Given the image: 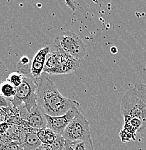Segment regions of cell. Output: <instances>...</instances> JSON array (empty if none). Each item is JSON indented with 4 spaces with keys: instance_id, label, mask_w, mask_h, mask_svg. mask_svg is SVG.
<instances>
[{
    "instance_id": "1",
    "label": "cell",
    "mask_w": 146,
    "mask_h": 150,
    "mask_svg": "<svg viewBox=\"0 0 146 150\" xmlns=\"http://www.w3.org/2000/svg\"><path fill=\"white\" fill-rule=\"evenodd\" d=\"M36 103L46 115L60 116L70 108L79 105V103L63 96L54 82L48 77L41 75L38 79Z\"/></svg>"
},
{
    "instance_id": "2",
    "label": "cell",
    "mask_w": 146,
    "mask_h": 150,
    "mask_svg": "<svg viewBox=\"0 0 146 150\" xmlns=\"http://www.w3.org/2000/svg\"><path fill=\"white\" fill-rule=\"evenodd\" d=\"M120 111L122 116L137 118L142 123L138 132L146 140V84H136L128 90L121 100Z\"/></svg>"
},
{
    "instance_id": "3",
    "label": "cell",
    "mask_w": 146,
    "mask_h": 150,
    "mask_svg": "<svg viewBox=\"0 0 146 150\" xmlns=\"http://www.w3.org/2000/svg\"><path fill=\"white\" fill-rule=\"evenodd\" d=\"M80 67V61L76 60L62 49L48 54L43 71L49 74H67L76 71Z\"/></svg>"
},
{
    "instance_id": "4",
    "label": "cell",
    "mask_w": 146,
    "mask_h": 150,
    "mask_svg": "<svg viewBox=\"0 0 146 150\" xmlns=\"http://www.w3.org/2000/svg\"><path fill=\"white\" fill-rule=\"evenodd\" d=\"M54 46L78 61L85 55L86 46L77 34L70 31L60 33L54 38Z\"/></svg>"
},
{
    "instance_id": "5",
    "label": "cell",
    "mask_w": 146,
    "mask_h": 150,
    "mask_svg": "<svg viewBox=\"0 0 146 150\" xmlns=\"http://www.w3.org/2000/svg\"><path fill=\"white\" fill-rule=\"evenodd\" d=\"M37 87L36 80L34 78L24 76L22 84L16 87L15 97L10 99L12 108H17L23 104L26 110L30 111L33 108L36 106Z\"/></svg>"
},
{
    "instance_id": "6",
    "label": "cell",
    "mask_w": 146,
    "mask_h": 150,
    "mask_svg": "<svg viewBox=\"0 0 146 150\" xmlns=\"http://www.w3.org/2000/svg\"><path fill=\"white\" fill-rule=\"evenodd\" d=\"M65 141L79 142L91 138L90 124L80 112L72 120L62 135Z\"/></svg>"
},
{
    "instance_id": "7",
    "label": "cell",
    "mask_w": 146,
    "mask_h": 150,
    "mask_svg": "<svg viewBox=\"0 0 146 150\" xmlns=\"http://www.w3.org/2000/svg\"><path fill=\"white\" fill-rule=\"evenodd\" d=\"M17 109L20 118L26 121L30 127L37 129L46 128V114L38 105L33 108L30 111L26 110L23 104L17 108Z\"/></svg>"
},
{
    "instance_id": "8",
    "label": "cell",
    "mask_w": 146,
    "mask_h": 150,
    "mask_svg": "<svg viewBox=\"0 0 146 150\" xmlns=\"http://www.w3.org/2000/svg\"><path fill=\"white\" fill-rule=\"evenodd\" d=\"M79 112L78 106H75L70 108L65 114L60 116H50L46 114V128L51 129L57 135L62 136L69 123Z\"/></svg>"
},
{
    "instance_id": "9",
    "label": "cell",
    "mask_w": 146,
    "mask_h": 150,
    "mask_svg": "<svg viewBox=\"0 0 146 150\" xmlns=\"http://www.w3.org/2000/svg\"><path fill=\"white\" fill-rule=\"evenodd\" d=\"M18 142L23 150H35L42 144L37 135V129L23 126L19 133Z\"/></svg>"
},
{
    "instance_id": "10",
    "label": "cell",
    "mask_w": 146,
    "mask_h": 150,
    "mask_svg": "<svg viewBox=\"0 0 146 150\" xmlns=\"http://www.w3.org/2000/svg\"><path fill=\"white\" fill-rule=\"evenodd\" d=\"M50 53V48L45 46L44 48L39 50L34 56L31 65V74L34 79H38L41 76L42 72L43 71L45 63L48 54Z\"/></svg>"
},
{
    "instance_id": "11",
    "label": "cell",
    "mask_w": 146,
    "mask_h": 150,
    "mask_svg": "<svg viewBox=\"0 0 146 150\" xmlns=\"http://www.w3.org/2000/svg\"><path fill=\"white\" fill-rule=\"evenodd\" d=\"M37 135L41 143L43 144L52 143L57 138V134H55L54 131L48 128L37 129Z\"/></svg>"
},
{
    "instance_id": "12",
    "label": "cell",
    "mask_w": 146,
    "mask_h": 150,
    "mask_svg": "<svg viewBox=\"0 0 146 150\" xmlns=\"http://www.w3.org/2000/svg\"><path fill=\"white\" fill-rule=\"evenodd\" d=\"M16 94V87L7 80L0 81V95L6 99L10 100Z\"/></svg>"
},
{
    "instance_id": "13",
    "label": "cell",
    "mask_w": 146,
    "mask_h": 150,
    "mask_svg": "<svg viewBox=\"0 0 146 150\" xmlns=\"http://www.w3.org/2000/svg\"><path fill=\"white\" fill-rule=\"evenodd\" d=\"M31 65H32V62L30 60L28 56H23L17 64V69L18 73L22 75L31 74Z\"/></svg>"
},
{
    "instance_id": "14",
    "label": "cell",
    "mask_w": 146,
    "mask_h": 150,
    "mask_svg": "<svg viewBox=\"0 0 146 150\" xmlns=\"http://www.w3.org/2000/svg\"><path fill=\"white\" fill-rule=\"evenodd\" d=\"M41 145L45 150H64L65 146V140L62 136L57 135V138L54 142L48 144H42Z\"/></svg>"
},
{
    "instance_id": "15",
    "label": "cell",
    "mask_w": 146,
    "mask_h": 150,
    "mask_svg": "<svg viewBox=\"0 0 146 150\" xmlns=\"http://www.w3.org/2000/svg\"><path fill=\"white\" fill-rule=\"evenodd\" d=\"M74 142V149L75 150H94L93 144L92 139L90 138L85 141H79Z\"/></svg>"
},
{
    "instance_id": "16",
    "label": "cell",
    "mask_w": 146,
    "mask_h": 150,
    "mask_svg": "<svg viewBox=\"0 0 146 150\" xmlns=\"http://www.w3.org/2000/svg\"><path fill=\"white\" fill-rule=\"evenodd\" d=\"M23 77H24V76L20 74V73L12 72L11 73V74H9L8 77L7 78L6 80H7V82H9L10 84H12L14 87H18L22 84V82H23Z\"/></svg>"
},
{
    "instance_id": "17",
    "label": "cell",
    "mask_w": 146,
    "mask_h": 150,
    "mask_svg": "<svg viewBox=\"0 0 146 150\" xmlns=\"http://www.w3.org/2000/svg\"><path fill=\"white\" fill-rule=\"evenodd\" d=\"M4 150H23L20 144L18 142H12L5 146Z\"/></svg>"
},
{
    "instance_id": "18",
    "label": "cell",
    "mask_w": 146,
    "mask_h": 150,
    "mask_svg": "<svg viewBox=\"0 0 146 150\" xmlns=\"http://www.w3.org/2000/svg\"><path fill=\"white\" fill-rule=\"evenodd\" d=\"M12 107L11 104L10 100L6 99L0 95V108H4Z\"/></svg>"
},
{
    "instance_id": "19",
    "label": "cell",
    "mask_w": 146,
    "mask_h": 150,
    "mask_svg": "<svg viewBox=\"0 0 146 150\" xmlns=\"http://www.w3.org/2000/svg\"><path fill=\"white\" fill-rule=\"evenodd\" d=\"M9 127H10V125L8 124L7 122L1 123V124H0V135L5 134L7 131V130L9 129Z\"/></svg>"
},
{
    "instance_id": "20",
    "label": "cell",
    "mask_w": 146,
    "mask_h": 150,
    "mask_svg": "<svg viewBox=\"0 0 146 150\" xmlns=\"http://www.w3.org/2000/svg\"><path fill=\"white\" fill-rule=\"evenodd\" d=\"M64 150H75L74 149V142L65 141V146H64Z\"/></svg>"
},
{
    "instance_id": "21",
    "label": "cell",
    "mask_w": 146,
    "mask_h": 150,
    "mask_svg": "<svg viewBox=\"0 0 146 150\" xmlns=\"http://www.w3.org/2000/svg\"><path fill=\"white\" fill-rule=\"evenodd\" d=\"M65 3L67 4V6H69V7H70V8L71 9L73 12L77 9V6L75 5V1H65Z\"/></svg>"
},
{
    "instance_id": "22",
    "label": "cell",
    "mask_w": 146,
    "mask_h": 150,
    "mask_svg": "<svg viewBox=\"0 0 146 150\" xmlns=\"http://www.w3.org/2000/svg\"><path fill=\"white\" fill-rule=\"evenodd\" d=\"M117 51H118V50H117V48L116 46H113L112 48H111V54H117Z\"/></svg>"
},
{
    "instance_id": "23",
    "label": "cell",
    "mask_w": 146,
    "mask_h": 150,
    "mask_svg": "<svg viewBox=\"0 0 146 150\" xmlns=\"http://www.w3.org/2000/svg\"><path fill=\"white\" fill-rule=\"evenodd\" d=\"M5 145L2 143H0V150H4L5 148Z\"/></svg>"
},
{
    "instance_id": "24",
    "label": "cell",
    "mask_w": 146,
    "mask_h": 150,
    "mask_svg": "<svg viewBox=\"0 0 146 150\" xmlns=\"http://www.w3.org/2000/svg\"><path fill=\"white\" fill-rule=\"evenodd\" d=\"M35 150H45V149L43 147V146L41 145V146H40L39 147H38L37 149H36Z\"/></svg>"
},
{
    "instance_id": "25",
    "label": "cell",
    "mask_w": 146,
    "mask_h": 150,
    "mask_svg": "<svg viewBox=\"0 0 146 150\" xmlns=\"http://www.w3.org/2000/svg\"><path fill=\"white\" fill-rule=\"evenodd\" d=\"M1 112H2V109H1V108H0V114H1Z\"/></svg>"
}]
</instances>
